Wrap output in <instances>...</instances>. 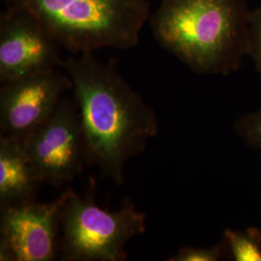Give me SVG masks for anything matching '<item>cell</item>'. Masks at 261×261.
Masks as SVG:
<instances>
[{
    "mask_svg": "<svg viewBox=\"0 0 261 261\" xmlns=\"http://www.w3.org/2000/svg\"><path fill=\"white\" fill-rule=\"evenodd\" d=\"M60 67L73 84L87 165L122 185L128 162L158 135L155 112L122 77L114 60L103 62L84 53Z\"/></svg>",
    "mask_w": 261,
    "mask_h": 261,
    "instance_id": "cell-1",
    "label": "cell"
},
{
    "mask_svg": "<svg viewBox=\"0 0 261 261\" xmlns=\"http://www.w3.org/2000/svg\"><path fill=\"white\" fill-rule=\"evenodd\" d=\"M246 0H162L151 14L153 36L198 74L229 75L249 56Z\"/></svg>",
    "mask_w": 261,
    "mask_h": 261,
    "instance_id": "cell-2",
    "label": "cell"
},
{
    "mask_svg": "<svg viewBox=\"0 0 261 261\" xmlns=\"http://www.w3.org/2000/svg\"><path fill=\"white\" fill-rule=\"evenodd\" d=\"M23 10L45 27L62 48L94 53L129 49L140 41L151 16L147 0H3Z\"/></svg>",
    "mask_w": 261,
    "mask_h": 261,
    "instance_id": "cell-3",
    "label": "cell"
},
{
    "mask_svg": "<svg viewBox=\"0 0 261 261\" xmlns=\"http://www.w3.org/2000/svg\"><path fill=\"white\" fill-rule=\"evenodd\" d=\"M146 230V215L127 198L117 210L97 205L71 190L61 218L63 261H124L126 244Z\"/></svg>",
    "mask_w": 261,
    "mask_h": 261,
    "instance_id": "cell-4",
    "label": "cell"
},
{
    "mask_svg": "<svg viewBox=\"0 0 261 261\" xmlns=\"http://www.w3.org/2000/svg\"><path fill=\"white\" fill-rule=\"evenodd\" d=\"M23 142L43 183L63 186L73 181L87 165L75 100L63 97L55 112Z\"/></svg>",
    "mask_w": 261,
    "mask_h": 261,
    "instance_id": "cell-5",
    "label": "cell"
},
{
    "mask_svg": "<svg viewBox=\"0 0 261 261\" xmlns=\"http://www.w3.org/2000/svg\"><path fill=\"white\" fill-rule=\"evenodd\" d=\"M69 187L50 202L1 208L0 260L50 261L59 253L61 218Z\"/></svg>",
    "mask_w": 261,
    "mask_h": 261,
    "instance_id": "cell-6",
    "label": "cell"
},
{
    "mask_svg": "<svg viewBox=\"0 0 261 261\" xmlns=\"http://www.w3.org/2000/svg\"><path fill=\"white\" fill-rule=\"evenodd\" d=\"M60 47L45 27L23 10L0 16V82L7 84L60 67Z\"/></svg>",
    "mask_w": 261,
    "mask_h": 261,
    "instance_id": "cell-7",
    "label": "cell"
},
{
    "mask_svg": "<svg viewBox=\"0 0 261 261\" xmlns=\"http://www.w3.org/2000/svg\"><path fill=\"white\" fill-rule=\"evenodd\" d=\"M71 89L70 76L57 69L2 84L0 135L25 140L55 112Z\"/></svg>",
    "mask_w": 261,
    "mask_h": 261,
    "instance_id": "cell-8",
    "label": "cell"
},
{
    "mask_svg": "<svg viewBox=\"0 0 261 261\" xmlns=\"http://www.w3.org/2000/svg\"><path fill=\"white\" fill-rule=\"evenodd\" d=\"M42 183L23 140L0 135V208L34 201Z\"/></svg>",
    "mask_w": 261,
    "mask_h": 261,
    "instance_id": "cell-9",
    "label": "cell"
},
{
    "mask_svg": "<svg viewBox=\"0 0 261 261\" xmlns=\"http://www.w3.org/2000/svg\"><path fill=\"white\" fill-rule=\"evenodd\" d=\"M225 247L235 261H261V230L251 226L245 230L226 228L224 231Z\"/></svg>",
    "mask_w": 261,
    "mask_h": 261,
    "instance_id": "cell-10",
    "label": "cell"
},
{
    "mask_svg": "<svg viewBox=\"0 0 261 261\" xmlns=\"http://www.w3.org/2000/svg\"><path fill=\"white\" fill-rule=\"evenodd\" d=\"M234 130L247 145L261 150V109L239 117L234 124Z\"/></svg>",
    "mask_w": 261,
    "mask_h": 261,
    "instance_id": "cell-11",
    "label": "cell"
},
{
    "mask_svg": "<svg viewBox=\"0 0 261 261\" xmlns=\"http://www.w3.org/2000/svg\"><path fill=\"white\" fill-rule=\"evenodd\" d=\"M225 244L223 242L210 248L183 247L168 261H218L224 256Z\"/></svg>",
    "mask_w": 261,
    "mask_h": 261,
    "instance_id": "cell-12",
    "label": "cell"
},
{
    "mask_svg": "<svg viewBox=\"0 0 261 261\" xmlns=\"http://www.w3.org/2000/svg\"><path fill=\"white\" fill-rule=\"evenodd\" d=\"M249 56L261 75V7L251 12L249 21Z\"/></svg>",
    "mask_w": 261,
    "mask_h": 261,
    "instance_id": "cell-13",
    "label": "cell"
}]
</instances>
